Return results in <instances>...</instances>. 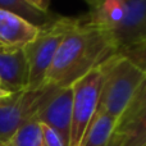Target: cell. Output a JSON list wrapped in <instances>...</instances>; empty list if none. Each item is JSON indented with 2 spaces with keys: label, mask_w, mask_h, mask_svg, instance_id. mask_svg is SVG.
<instances>
[{
  "label": "cell",
  "mask_w": 146,
  "mask_h": 146,
  "mask_svg": "<svg viewBox=\"0 0 146 146\" xmlns=\"http://www.w3.org/2000/svg\"><path fill=\"white\" fill-rule=\"evenodd\" d=\"M41 124V142L42 146H66L62 137L46 124Z\"/></svg>",
  "instance_id": "obj_15"
},
{
  "label": "cell",
  "mask_w": 146,
  "mask_h": 146,
  "mask_svg": "<svg viewBox=\"0 0 146 146\" xmlns=\"http://www.w3.org/2000/svg\"><path fill=\"white\" fill-rule=\"evenodd\" d=\"M103 66L86 73L71 85L73 99L72 124L68 146H81L83 136L98 111L104 82Z\"/></svg>",
  "instance_id": "obj_5"
},
{
  "label": "cell",
  "mask_w": 146,
  "mask_h": 146,
  "mask_svg": "<svg viewBox=\"0 0 146 146\" xmlns=\"http://www.w3.org/2000/svg\"><path fill=\"white\" fill-rule=\"evenodd\" d=\"M86 1H87V3H90V1H91V0H86Z\"/></svg>",
  "instance_id": "obj_21"
},
{
  "label": "cell",
  "mask_w": 146,
  "mask_h": 146,
  "mask_svg": "<svg viewBox=\"0 0 146 146\" xmlns=\"http://www.w3.org/2000/svg\"><path fill=\"white\" fill-rule=\"evenodd\" d=\"M0 82L3 88L10 94L27 90L28 63L23 46L0 51Z\"/></svg>",
  "instance_id": "obj_8"
},
{
  "label": "cell",
  "mask_w": 146,
  "mask_h": 146,
  "mask_svg": "<svg viewBox=\"0 0 146 146\" xmlns=\"http://www.w3.org/2000/svg\"><path fill=\"white\" fill-rule=\"evenodd\" d=\"M0 90H4V88H3V86H1V82H0Z\"/></svg>",
  "instance_id": "obj_20"
},
{
  "label": "cell",
  "mask_w": 146,
  "mask_h": 146,
  "mask_svg": "<svg viewBox=\"0 0 146 146\" xmlns=\"http://www.w3.org/2000/svg\"><path fill=\"white\" fill-rule=\"evenodd\" d=\"M10 146H42L41 124L35 118L27 121L9 140Z\"/></svg>",
  "instance_id": "obj_14"
},
{
  "label": "cell",
  "mask_w": 146,
  "mask_h": 146,
  "mask_svg": "<svg viewBox=\"0 0 146 146\" xmlns=\"http://www.w3.org/2000/svg\"><path fill=\"white\" fill-rule=\"evenodd\" d=\"M0 146H10L9 144H0Z\"/></svg>",
  "instance_id": "obj_19"
},
{
  "label": "cell",
  "mask_w": 146,
  "mask_h": 146,
  "mask_svg": "<svg viewBox=\"0 0 146 146\" xmlns=\"http://www.w3.org/2000/svg\"><path fill=\"white\" fill-rule=\"evenodd\" d=\"M77 17H54L38 27V32L32 41L23 46L28 63L27 90L45 87V78L54 56L66 33L74 25Z\"/></svg>",
  "instance_id": "obj_4"
},
{
  "label": "cell",
  "mask_w": 146,
  "mask_h": 146,
  "mask_svg": "<svg viewBox=\"0 0 146 146\" xmlns=\"http://www.w3.org/2000/svg\"><path fill=\"white\" fill-rule=\"evenodd\" d=\"M10 92H8V91L5 90H0V98H5V96H9Z\"/></svg>",
  "instance_id": "obj_17"
},
{
  "label": "cell",
  "mask_w": 146,
  "mask_h": 146,
  "mask_svg": "<svg viewBox=\"0 0 146 146\" xmlns=\"http://www.w3.org/2000/svg\"><path fill=\"white\" fill-rule=\"evenodd\" d=\"M146 144V109L114 131L109 146H144Z\"/></svg>",
  "instance_id": "obj_12"
},
{
  "label": "cell",
  "mask_w": 146,
  "mask_h": 146,
  "mask_svg": "<svg viewBox=\"0 0 146 146\" xmlns=\"http://www.w3.org/2000/svg\"><path fill=\"white\" fill-rule=\"evenodd\" d=\"M126 55H128L131 59H133L140 67L145 71V77L142 80V82L140 83V86L137 87L136 92H135L133 98H132L129 105L127 106L126 111L123 113V115L121 117V119L117 123V128H121L124 124H127L128 122H131L135 117H137L144 109H146V48L139 49V50L127 53Z\"/></svg>",
  "instance_id": "obj_11"
},
{
  "label": "cell",
  "mask_w": 146,
  "mask_h": 146,
  "mask_svg": "<svg viewBox=\"0 0 146 146\" xmlns=\"http://www.w3.org/2000/svg\"><path fill=\"white\" fill-rule=\"evenodd\" d=\"M4 49H7V46H4V45H1V44H0V51L4 50Z\"/></svg>",
  "instance_id": "obj_18"
},
{
  "label": "cell",
  "mask_w": 146,
  "mask_h": 146,
  "mask_svg": "<svg viewBox=\"0 0 146 146\" xmlns=\"http://www.w3.org/2000/svg\"><path fill=\"white\" fill-rule=\"evenodd\" d=\"M49 91L50 86H45L0 98V144H8L26 122L35 118Z\"/></svg>",
  "instance_id": "obj_6"
},
{
  "label": "cell",
  "mask_w": 146,
  "mask_h": 146,
  "mask_svg": "<svg viewBox=\"0 0 146 146\" xmlns=\"http://www.w3.org/2000/svg\"><path fill=\"white\" fill-rule=\"evenodd\" d=\"M144 146H146V144H145V145H144Z\"/></svg>",
  "instance_id": "obj_22"
},
{
  "label": "cell",
  "mask_w": 146,
  "mask_h": 146,
  "mask_svg": "<svg viewBox=\"0 0 146 146\" xmlns=\"http://www.w3.org/2000/svg\"><path fill=\"white\" fill-rule=\"evenodd\" d=\"M0 8L21 15L26 21L31 22L35 26H38V27L55 17L54 14H45V13L35 9L31 5H28L25 0H0Z\"/></svg>",
  "instance_id": "obj_13"
},
{
  "label": "cell",
  "mask_w": 146,
  "mask_h": 146,
  "mask_svg": "<svg viewBox=\"0 0 146 146\" xmlns=\"http://www.w3.org/2000/svg\"><path fill=\"white\" fill-rule=\"evenodd\" d=\"M121 54L113 38L90 15L77 17L66 33L45 78V86L67 87Z\"/></svg>",
  "instance_id": "obj_1"
},
{
  "label": "cell",
  "mask_w": 146,
  "mask_h": 146,
  "mask_svg": "<svg viewBox=\"0 0 146 146\" xmlns=\"http://www.w3.org/2000/svg\"><path fill=\"white\" fill-rule=\"evenodd\" d=\"M115 127V119L108 113L98 109L83 136L81 146H109Z\"/></svg>",
  "instance_id": "obj_10"
},
{
  "label": "cell",
  "mask_w": 146,
  "mask_h": 146,
  "mask_svg": "<svg viewBox=\"0 0 146 146\" xmlns=\"http://www.w3.org/2000/svg\"><path fill=\"white\" fill-rule=\"evenodd\" d=\"M38 26L21 15L0 8V44L7 48H21L35 38Z\"/></svg>",
  "instance_id": "obj_9"
},
{
  "label": "cell",
  "mask_w": 146,
  "mask_h": 146,
  "mask_svg": "<svg viewBox=\"0 0 146 146\" xmlns=\"http://www.w3.org/2000/svg\"><path fill=\"white\" fill-rule=\"evenodd\" d=\"M28 5H31L32 8L40 10V12L45 13V14H51L50 13V1L51 0H25Z\"/></svg>",
  "instance_id": "obj_16"
},
{
  "label": "cell",
  "mask_w": 146,
  "mask_h": 146,
  "mask_svg": "<svg viewBox=\"0 0 146 146\" xmlns=\"http://www.w3.org/2000/svg\"><path fill=\"white\" fill-rule=\"evenodd\" d=\"M72 86L55 88L50 86V91L36 111L35 119L53 128L66 146H68L72 124Z\"/></svg>",
  "instance_id": "obj_7"
},
{
  "label": "cell",
  "mask_w": 146,
  "mask_h": 146,
  "mask_svg": "<svg viewBox=\"0 0 146 146\" xmlns=\"http://www.w3.org/2000/svg\"><path fill=\"white\" fill-rule=\"evenodd\" d=\"M99 110L118 121L129 105L135 92L145 77V71L128 55L117 54L104 64Z\"/></svg>",
  "instance_id": "obj_3"
},
{
  "label": "cell",
  "mask_w": 146,
  "mask_h": 146,
  "mask_svg": "<svg viewBox=\"0 0 146 146\" xmlns=\"http://www.w3.org/2000/svg\"><path fill=\"white\" fill-rule=\"evenodd\" d=\"M90 18L113 38L122 54L146 48V0H91Z\"/></svg>",
  "instance_id": "obj_2"
}]
</instances>
